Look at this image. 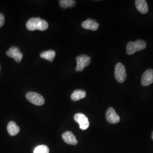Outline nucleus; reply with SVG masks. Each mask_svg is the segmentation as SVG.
<instances>
[{"label":"nucleus","instance_id":"nucleus-8","mask_svg":"<svg viewBox=\"0 0 153 153\" xmlns=\"http://www.w3.org/2000/svg\"><path fill=\"white\" fill-rule=\"evenodd\" d=\"M105 117L107 121L109 123L113 124L119 123L120 120L119 116L117 114L115 109L112 107H109V108L107 109L105 114Z\"/></svg>","mask_w":153,"mask_h":153},{"label":"nucleus","instance_id":"nucleus-9","mask_svg":"<svg viewBox=\"0 0 153 153\" xmlns=\"http://www.w3.org/2000/svg\"><path fill=\"white\" fill-rule=\"evenodd\" d=\"M153 83V70L148 69L142 74L141 83L143 86H148Z\"/></svg>","mask_w":153,"mask_h":153},{"label":"nucleus","instance_id":"nucleus-17","mask_svg":"<svg viewBox=\"0 0 153 153\" xmlns=\"http://www.w3.org/2000/svg\"><path fill=\"white\" fill-rule=\"evenodd\" d=\"M49 149L47 146L42 145L36 147L33 150V153H49Z\"/></svg>","mask_w":153,"mask_h":153},{"label":"nucleus","instance_id":"nucleus-4","mask_svg":"<svg viewBox=\"0 0 153 153\" xmlns=\"http://www.w3.org/2000/svg\"><path fill=\"white\" fill-rule=\"evenodd\" d=\"M26 97L30 103L36 105H42L45 103V99L43 97L35 92H28Z\"/></svg>","mask_w":153,"mask_h":153},{"label":"nucleus","instance_id":"nucleus-11","mask_svg":"<svg viewBox=\"0 0 153 153\" xmlns=\"http://www.w3.org/2000/svg\"><path fill=\"white\" fill-rule=\"evenodd\" d=\"M82 27L85 29L96 31L98 29L99 25L95 20L91 19H88L86 21L82 22Z\"/></svg>","mask_w":153,"mask_h":153},{"label":"nucleus","instance_id":"nucleus-6","mask_svg":"<svg viewBox=\"0 0 153 153\" xmlns=\"http://www.w3.org/2000/svg\"><path fill=\"white\" fill-rule=\"evenodd\" d=\"M75 121L78 123L79 128L82 130H86L90 126V123L87 116L82 113H77L74 116Z\"/></svg>","mask_w":153,"mask_h":153},{"label":"nucleus","instance_id":"nucleus-12","mask_svg":"<svg viewBox=\"0 0 153 153\" xmlns=\"http://www.w3.org/2000/svg\"><path fill=\"white\" fill-rule=\"evenodd\" d=\"M7 129L9 134L11 136H16L20 131L19 127L16 125V123L14 121H11L9 123L7 126Z\"/></svg>","mask_w":153,"mask_h":153},{"label":"nucleus","instance_id":"nucleus-3","mask_svg":"<svg viewBox=\"0 0 153 153\" xmlns=\"http://www.w3.org/2000/svg\"><path fill=\"white\" fill-rule=\"evenodd\" d=\"M115 78L117 82L123 83L126 79V72L125 66L120 62L117 63L115 66Z\"/></svg>","mask_w":153,"mask_h":153},{"label":"nucleus","instance_id":"nucleus-1","mask_svg":"<svg viewBox=\"0 0 153 153\" xmlns=\"http://www.w3.org/2000/svg\"><path fill=\"white\" fill-rule=\"evenodd\" d=\"M26 27L30 31H35L38 30L44 31L48 28V23L40 18H31L28 20L26 23Z\"/></svg>","mask_w":153,"mask_h":153},{"label":"nucleus","instance_id":"nucleus-15","mask_svg":"<svg viewBox=\"0 0 153 153\" xmlns=\"http://www.w3.org/2000/svg\"><path fill=\"white\" fill-rule=\"evenodd\" d=\"M40 57L44 59L47 60L51 62H52L55 59L56 52L53 50H49L47 51L42 52L40 53Z\"/></svg>","mask_w":153,"mask_h":153},{"label":"nucleus","instance_id":"nucleus-16","mask_svg":"<svg viewBox=\"0 0 153 153\" xmlns=\"http://www.w3.org/2000/svg\"><path fill=\"white\" fill-rule=\"evenodd\" d=\"M60 5L62 8H67L68 7H74L76 4V1L74 0H60L59 1Z\"/></svg>","mask_w":153,"mask_h":153},{"label":"nucleus","instance_id":"nucleus-10","mask_svg":"<svg viewBox=\"0 0 153 153\" xmlns=\"http://www.w3.org/2000/svg\"><path fill=\"white\" fill-rule=\"evenodd\" d=\"M62 138L64 142L71 145H76L78 141L74 134L71 131H66L62 134Z\"/></svg>","mask_w":153,"mask_h":153},{"label":"nucleus","instance_id":"nucleus-13","mask_svg":"<svg viewBox=\"0 0 153 153\" xmlns=\"http://www.w3.org/2000/svg\"><path fill=\"white\" fill-rule=\"evenodd\" d=\"M138 11L142 14H146L148 11V6L146 1L145 0H136L135 1Z\"/></svg>","mask_w":153,"mask_h":153},{"label":"nucleus","instance_id":"nucleus-2","mask_svg":"<svg viewBox=\"0 0 153 153\" xmlns=\"http://www.w3.org/2000/svg\"><path fill=\"white\" fill-rule=\"evenodd\" d=\"M146 47V42L142 40H137L135 42H130L127 44L126 52L128 55H133L137 51H140L145 49Z\"/></svg>","mask_w":153,"mask_h":153},{"label":"nucleus","instance_id":"nucleus-18","mask_svg":"<svg viewBox=\"0 0 153 153\" xmlns=\"http://www.w3.org/2000/svg\"><path fill=\"white\" fill-rule=\"evenodd\" d=\"M5 23V16L4 14L0 13V27H1Z\"/></svg>","mask_w":153,"mask_h":153},{"label":"nucleus","instance_id":"nucleus-14","mask_svg":"<svg viewBox=\"0 0 153 153\" xmlns=\"http://www.w3.org/2000/svg\"><path fill=\"white\" fill-rule=\"evenodd\" d=\"M86 96V93L83 90H76L73 91L71 95V99L73 101H78L85 98Z\"/></svg>","mask_w":153,"mask_h":153},{"label":"nucleus","instance_id":"nucleus-20","mask_svg":"<svg viewBox=\"0 0 153 153\" xmlns=\"http://www.w3.org/2000/svg\"><path fill=\"white\" fill-rule=\"evenodd\" d=\"M0 71H1V66H0Z\"/></svg>","mask_w":153,"mask_h":153},{"label":"nucleus","instance_id":"nucleus-19","mask_svg":"<svg viewBox=\"0 0 153 153\" xmlns=\"http://www.w3.org/2000/svg\"><path fill=\"white\" fill-rule=\"evenodd\" d=\"M152 138H153V133H152Z\"/></svg>","mask_w":153,"mask_h":153},{"label":"nucleus","instance_id":"nucleus-7","mask_svg":"<svg viewBox=\"0 0 153 153\" xmlns=\"http://www.w3.org/2000/svg\"><path fill=\"white\" fill-rule=\"evenodd\" d=\"M6 55L14 59L17 62H20L22 61L23 55L20 49L16 47H11L6 52Z\"/></svg>","mask_w":153,"mask_h":153},{"label":"nucleus","instance_id":"nucleus-5","mask_svg":"<svg viewBox=\"0 0 153 153\" xmlns=\"http://www.w3.org/2000/svg\"><path fill=\"white\" fill-rule=\"evenodd\" d=\"M76 71H81L84 68L89 65L91 63L90 57L86 55H82L78 56L76 57Z\"/></svg>","mask_w":153,"mask_h":153}]
</instances>
